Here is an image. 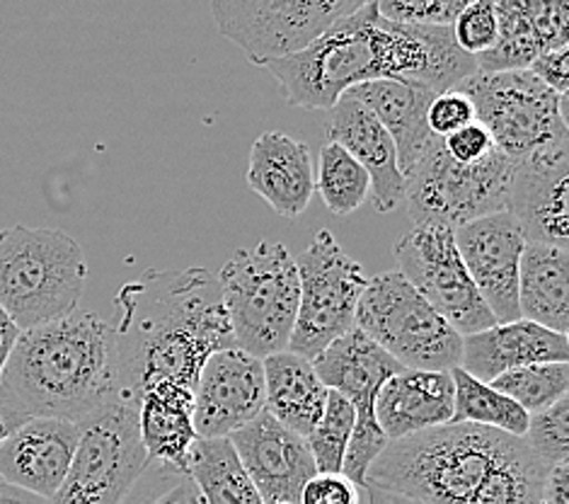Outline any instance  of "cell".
Wrapping results in <instances>:
<instances>
[{
  "mask_svg": "<svg viewBox=\"0 0 569 504\" xmlns=\"http://www.w3.org/2000/svg\"><path fill=\"white\" fill-rule=\"evenodd\" d=\"M472 102L476 119L509 160L567 151V98L528 68L476 71L456 86Z\"/></svg>",
  "mask_w": 569,
  "mask_h": 504,
  "instance_id": "cell-7",
  "label": "cell"
},
{
  "mask_svg": "<svg viewBox=\"0 0 569 504\" xmlns=\"http://www.w3.org/2000/svg\"><path fill=\"white\" fill-rule=\"evenodd\" d=\"M216 27L262 66L306 47L325 27L371 0H209Z\"/></svg>",
  "mask_w": 569,
  "mask_h": 504,
  "instance_id": "cell-13",
  "label": "cell"
},
{
  "mask_svg": "<svg viewBox=\"0 0 569 504\" xmlns=\"http://www.w3.org/2000/svg\"><path fill=\"white\" fill-rule=\"evenodd\" d=\"M86 281V250L66 230L0 228V306L20 330L69 316Z\"/></svg>",
  "mask_w": 569,
  "mask_h": 504,
  "instance_id": "cell-5",
  "label": "cell"
},
{
  "mask_svg": "<svg viewBox=\"0 0 569 504\" xmlns=\"http://www.w3.org/2000/svg\"><path fill=\"white\" fill-rule=\"evenodd\" d=\"M453 419L451 422H472V425L492 427L507 432L511 437H523L528 429V415L523 407L511 401L509 395L497 391L495 386L470 376L468 372L453 366Z\"/></svg>",
  "mask_w": 569,
  "mask_h": 504,
  "instance_id": "cell-30",
  "label": "cell"
},
{
  "mask_svg": "<svg viewBox=\"0 0 569 504\" xmlns=\"http://www.w3.org/2000/svg\"><path fill=\"white\" fill-rule=\"evenodd\" d=\"M540 362H569L567 335L519 318L463 335V352H460L458 366L490 384L499 374Z\"/></svg>",
  "mask_w": 569,
  "mask_h": 504,
  "instance_id": "cell-24",
  "label": "cell"
},
{
  "mask_svg": "<svg viewBox=\"0 0 569 504\" xmlns=\"http://www.w3.org/2000/svg\"><path fill=\"white\" fill-rule=\"evenodd\" d=\"M363 487L351 483L345 473L310 475L298 495V504H363Z\"/></svg>",
  "mask_w": 569,
  "mask_h": 504,
  "instance_id": "cell-38",
  "label": "cell"
},
{
  "mask_svg": "<svg viewBox=\"0 0 569 504\" xmlns=\"http://www.w3.org/2000/svg\"><path fill=\"white\" fill-rule=\"evenodd\" d=\"M567 61H569V49H550L543 51L540 57H536L531 63H528V71H531L536 78L543 80L548 88H552L562 98H567L569 92V71H567Z\"/></svg>",
  "mask_w": 569,
  "mask_h": 504,
  "instance_id": "cell-41",
  "label": "cell"
},
{
  "mask_svg": "<svg viewBox=\"0 0 569 504\" xmlns=\"http://www.w3.org/2000/svg\"><path fill=\"white\" fill-rule=\"evenodd\" d=\"M490 386L517 401L528 415L543 413L550 405L567 398L569 362H540L509 369L490 381Z\"/></svg>",
  "mask_w": 569,
  "mask_h": 504,
  "instance_id": "cell-32",
  "label": "cell"
},
{
  "mask_svg": "<svg viewBox=\"0 0 569 504\" xmlns=\"http://www.w3.org/2000/svg\"><path fill=\"white\" fill-rule=\"evenodd\" d=\"M523 442L548 468L555 463H569V398L531 415Z\"/></svg>",
  "mask_w": 569,
  "mask_h": 504,
  "instance_id": "cell-34",
  "label": "cell"
},
{
  "mask_svg": "<svg viewBox=\"0 0 569 504\" xmlns=\"http://www.w3.org/2000/svg\"><path fill=\"white\" fill-rule=\"evenodd\" d=\"M513 162L495 148L478 162H458L433 136L405 175V201L415 226L458 228L487 214L509 211Z\"/></svg>",
  "mask_w": 569,
  "mask_h": 504,
  "instance_id": "cell-8",
  "label": "cell"
},
{
  "mask_svg": "<svg viewBox=\"0 0 569 504\" xmlns=\"http://www.w3.org/2000/svg\"><path fill=\"white\" fill-rule=\"evenodd\" d=\"M328 141L340 144L371 177V199L378 214H390L405 199V175L398 162L396 141L366 107L342 95L330 107Z\"/></svg>",
  "mask_w": 569,
  "mask_h": 504,
  "instance_id": "cell-20",
  "label": "cell"
},
{
  "mask_svg": "<svg viewBox=\"0 0 569 504\" xmlns=\"http://www.w3.org/2000/svg\"><path fill=\"white\" fill-rule=\"evenodd\" d=\"M363 493H366V504H422V502H415L410 497L390 493V490L376 487V485H366Z\"/></svg>",
  "mask_w": 569,
  "mask_h": 504,
  "instance_id": "cell-45",
  "label": "cell"
},
{
  "mask_svg": "<svg viewBox=\"0 0 569 504\" xmlns=\"http://www.w3.org/2000/svg\"><path fill=\"white\" fill-rule=\"evenodd\" d=\"M536 504H546V502H543V500H540V502H536Z\"/></svg>",
  "mask_w": 569,
  "mask_h": 504,
  "instance_id": "cell-48",
  "label": "cell"
},
{
  "mask_svg": "<svg viewBox=\"0 0 569 504\" xmlns=\"http://www.w3.org/2000/svg\"><path fill=\"white\" fill-rule=\"evenodd\" d=\"M310 362H313L322 384L345 395L355 407L357 419L345 454L342 473L351 483L366 487V473L388 446L386 434L378 427L373 413L376 395L392 374L402 369V364L392 359L383 347H378L359 328H351L342 337L332 339Z\"/></svg>",
  "mask_w": 569,
  "mask_h": 504,
  "instance_id": "cell-12",
  "label": "cell"
},
{
  "mask_svg": "<svg viewBox=\"0 0 569 504\" xmlns=\"http://www.w3.org/2000/svg\"><path fill=\"white\" fill-rule=\"evenodd\" d=\"M24 419H27V415L18 413L16 407H10V405H6V403H0V442H3L12 429L20 427Z\"/></svg>",
  "mask_w": 569,
  "mask_h": 504,
  "instance_id": "cell-46",
  "label": "cell"
},
{
  "mask_svg": "<svg viewBox=\"0 0 569 504\" xmlns=\"http://www.w3.org/2000/svg\"><path fill=\"white\" fill-rule=\"evenodd\" d=\"M458 253L497 323L521 318L519 265L523 228L511 211H497L453 228Z\"/></svg>",
  "mask_w": 569,
  "mask_h": 504,
  "instance_id": "cell-15",
  "label": "cell"
},
{
  "mask_svg": "<svg viewBox=\"0 0 569 504\" xmlns=\"http://www.w3.org/2000/svg\"><path fill=\"white\" fill-rule=\"evenodd\" d=\"M151 485V490H143V495L139 485L133 487L124 504H204L189 473L156 466V478Z\"/></svg>",
  "mask_w": 569,
  "mask_h": 504,
  "instance_id": "cell-37",
  "label": "cell"
},
{
  "mask_svg": "<svg viewBox=\"0 0 569 504\" xmlns=\"http://www.w3.org/2000/svg\"><path fill=\"white\" fill-rule=\"evenodd\" d=\"M194 391L174 381H153L139 393V432L153 466L187 473L194 432Z\"/></svg>",
  "mask_w": 569,
  "mask_h": 504,
  "instance_id": "cell-26",
  "label": "cell"
},
{
  "mask_svg": "<svg viewBox=\"0 0 569 504\" xmlns=\"http://www.w3.org/2000/svg\"><path fill=\"white\" fill-rule=\"evenodd\" d=\"M521 318L567 335L569 330V253L567 245L526 240L519 265Z\"/></svg>",
  "mask_w": 569,
  "mask_h": 504,
  "instance_id": "cell-28",
  "label": "cell"
},
{
  "mask_svg": "<svg viewBox=\"0 0 569 504\" xmlns=\"http://www.w3.org/2000/svg\"><path fill=\"white\" fill-rule=\"evenodd\" d=\"M355 328L402 366L451 372L460 364L463 335L396 269L366 281Z\"/></svg>",
  "mask_w": 569,
  "mask_h": 504,
  "instance_id": "cell-9",
  "label": "cell"
},
{
  "mask_svg": "<svg viewBox=\"0 0 569 504\" xmlns=\"http://www.w3.org/2000/svg\"><path fill=\"white\" fill-rule=\"evenodd\" d=\"M443 148L458 162H478L487 154H492L497 146L487 127H482L478 119H472L470 125L456 129L449 136H443Z\"/></svg>",
  "mask_w": 569,
  "mask_h": 504,
  "instance_id": "cell-40",
  "label": "cell"
},
{
  "mask_svg": "<svg viewBox=\"0 0 569 504\" xmlns=\"http://www.w3.org/2000/svg\"><path fill=\"white\" fill-rule=\"evenodd\" d=\"M264 366V411L296 434L316 427L328 403L330 388L322 384L310 359L289 349L262 359Z\"/></svg>",
  "mask_w": 569,
  "mask_h": 504,
  "instance_id": "cell-27",
  "label": "cell"
},
{
  "mask_svg": "<svg viewBox=\"0 0 569 504\" xmlns=\"http://www.w3.org/2000/svg\"><path fill=\"white\" fill-rule=\"evenodd\" d=\"M392 255L400 265V275L460 335H472L497 325L458 253L453 228L433 224L415 226L392 245Z\"/></svg>",
  "mask_w": 569,
  "mask_h": 504,
  "instance_id": "cell-14",
  "label": "cell"
},
{
  "mask_svg": "<svg viewBox=\"0 0 569 504\" xmlns=\"http://www.w3.org/2000/svg\"><path fill=\"white\" fill-rule=\"evenodd\" d=\"M20 335V328L16 325V320H12L6 308L0 306V374H3V366L10 357L12 347H16V339Z\"/></svg>",
  "mask_w": 569,
  "mask_h": 504,
  "instance_id": "cell-43",
  "label": "cell"
},
{
  "mask_svg": "<svg viewBox=\"0 0 569 504\" xmlns=\"http://www.w3.org/2000/svg\"><path fill=\"white\" fill-rule=\"evenodd\" d=\"M373 413L388 442L446 425L453 419L451 372L402 366L378 391Z\"/></svg>",
  "mask_w": 569,
  "mask_h": 504,
  "instance_id": "cell-22",
  "label": "cell"
},
{
  "mask_svg": "<svg viewBox=\"0 0 569 504\" xmlns=\"http://www.w3.org/2000/svg\"><path fill=\"white\" fill-rule=\"evenodd\" d=\"M264 411V366L240 347L209 354L194 384V432L201 439L228 437Z\"/></svg>",
  "mask_w": 569,
  "mask_h": 504,
  "instance_id": "cell-16",
  "label": "cell"
},
{
  "mask_svg": "<svg viewBox=\"0 0 569 504\" xmlns=\"http://www.w3.org/2000/svg\"><path fill=\"white\" fill-rule=\"evenodd\" d=\"M357 413L351 403L337 391L328 393L322 417L316 422V427L306 434V444L313 454L318 473H342V463L347 446L355 429Z\"/></svg>",
  "mask_w": 569,
  "mask_h": 504,
  "instance_id": "cell-33",
  "label": "cell"
},
{
  "mask_svg": "<svg viewBox=\"0 0 569 504\" xmlns=\"http://www.w3.org/2000/svg\"><path fill=\"white\" fill-rule=\"evenodd\" d=\"M521 444L523 437L492 427L446 422L388 442L366 473V485L422 504H478Z\"/></svg>",
  "mask_w": 569,
  "mask_h": 504,
  "instance_id": "cell-4",
  "label": "cell"
},
{
  "mask_svg": "<svg viewBox=\"0 0 569 504\" xmlns=\"http://www.w3.org/2000/svg\"><path fill=\"white\" fill-rule=\"evenodd\" d=\"M296 267L301 298L289 352L316 359L332 339L355 328L357 304L369 279L328 228L316 230L308 248L298 255Z\"/></svg>",
  "mask_w": 569,
  "mask_h": 504,
  "instance_id": "cell-11",
  "label": "cell"
},
{
  "mask_svg": "<svg viewBox=\"0 0 569 504\" xmlns=\"http://www.w3.org/2000/svg\"><path fill=\"white\" fill-rule=\"evenodd\" d=\"M269 504H291V502H269Z\"/></svg>",
  "mask_w": 569,
  "mask_h": 504,
  "instance_id": "cell-47",
  "label": "cell"
},
{
  "mask_svg": "<svg viewBox=\"0 0 569 504\" xmlns=\"http://www.w3.org/2000/svg\"><path fill=\"white\" fill-rule=\"evenodd\" d=\"M216 279L240 349L260 359L289 349L301 279L287 245L262 240L252 248H242Z\"/></svg>",
  "mask_w": 569,
  "mask_h": 504,
  "instance_id": "cell-6",
  "label": "cell"
},
{
  "mask_svg": "<svg viewBox=\"0 0 569 504\" xmlns=\"http://www.w3.org/2000/svg\"><path fill=\"white\" fill-rule=\"evenodd\" d=\"M0 504H49V500L30 493V490L0 481Z\"/></svg>",
  "mask_w": 569,
  "mask_h": 504,
  "instance_id": "cell-44",
  "label": "cell"
},
{
  "mask_svg": "<svg viewBox=\"0 0 569 504\" xmlns=\"http://www.w3.org/2000/svg\"><path fill=\"white\" fill-rule=\"evenodd\" d=\"M499 39L476 59L478 71L528 68L543 51L567 47L569 0H495Z\"/></svg>",
  "mask_w": 569,
  "mask_h": 504,
  "instance_id": "cell-21",
  "label": "cell"
},
{
  "mask_svg": "<svg viewBox=\"0 0 569 504\" xmlns=\"http://www.w3.org/2000/svg\"><path fill=\"white\" fill-rule=\"evenodd\" d=\"M248 185L283 219H298L316 195L308 144L283 131L262 134L250 151Z\"/></svg>",
  "mask_w": 569,
  "mask_h": 504,
  "instance_id": "cell-23",
  "label": "cell"
},
{
  "mask_svg": "<svg viewBox=\"0 0 569 504\" xmlns=\"http://www.w3.org/2000/svg\"><path fill=\"white\" fill-rule=\"evenodd\" d=\"M456 45L470 57H482L499 39V20L495 0H468L451 24Z\"/></svg>",
  "mask_w": 569,
  "mask_h": 504,
  "instance_id": "cell-35",
  "label": "cell"
},
{
  "mask_svg": "<svg viewBox=\"0 0 569 504\" xmlns=\"http://www.w3.org/2000/svg\"><path fill=\"white\" fill-rule=\"evenodd\" d=\"M187 473L204 504H264L228 437H197L189 448Z\"/></svg>",
  "mask_w": 569,
  "mask_h": 504,
  "instance_id": "cell-29",
  "label": "cell"
},
{
  "mask_svg": "<svg viewBox=\"0 0 569 504\" xmlns=\"http://www.w3.org/2000/svg\"><path fill=\"white\" fill-rule=\"evenodd\" d=\"M373 3L392 22L451 27L468 0H373Z\"/></svg>",
  "mask_w": 569,
  "mask_h": 504,
  "instance_id": "cell-36",
  "label": "cell"
},
{
  "mask_svg": "<svg viewBox=\"0 0 569 504\" xmlns=\"http://www.w3.org/2000/svg\"><path fill=\"white\" fill-rule=\"evenodd\" d=\"M316 192L335 216H349L369 199L371 177L340 144L328 141L320 151Z\"/></svg>",
  "mask_w": 569,
  "mask_h": 504,
  "instance_id": "cell-31",
  "label": "cell"
},
{
  "mask_svg": "<svg viewBox=\"0 0 569 504\" xmlns=\"http://www.w3.org/2000/svg\"><path fill=\"white\" fill-rule=\"evenodd\" d=\"M78 425L69 473L49 504H124L151 468L139 432V405L112 403Z\"/></svg>",
  "mask_w": 569,
  "mask_h": 504,
  "instance_id": "cell-10",
  "label": "cell"
},
{
  "mask_svg": "<svg viewBox=\"0 0 569 504\" xmlns=\"http://www.w3.org/2000/svg\"><path fill=\"white\" fill-rule=\"evenodd\" d=\"M0 403L27 417L80 422L121 401L114 325L92 310L20 330L0 374Z\"/></svg>",
  "mask_w": 569,
  "mask_h": 504,
  "instance_id": "cell-3",
  "label": "cell"
},
{
  "mask_svg": "<svg viewBox=\"0 0 569 504\" xmlns=\"http://www.w3.org/2000/svg\"><path fill=\"white\" fill-rule=\"evenodd\" d=\"M476 119V110H472V102L466 98L460 90H446L431 100L429 112H427V125L429 131L437 136H449L456 129L470 125Z\"/></svg>",
  "mask_w": 569,
  "mask_h": 504,
  "instance_id": "cell-39",
  "label": "cell"
},
{
  "mask_svg": "<svg viewBox=\"0 0 569 504\" xmlns=\"http://www.w3.org/2000/svg\"><path fill=\"white\" fill-rule=\"evenodd\" d=\"M283 98L301 110H330L351 88L398 78L437 92L453 90L478 71L476 57L456 45L451 27L386 20L376 3L349 12L301 49L262 63Z\"/></svg>",
  "mask_w": 569,
  "mask_h": 504,
  "instance_id": "cell-1",
  "label": "cell"
},
{
  "mask_svg": "<svg viewBox=\"0 0 569 504\" xmlns=\"http://www.w3.org/2000/svg\"><path fill=\"white\" fill-rule=\"evenodd\" d=\"M347 95L357 98L386 127L390 139L396 141L400 170L408 175L437 136L429 131L427 112L431 100L441 92L415 80L381 78L351 88Z\"/></svg>",
  "mask_w": 569,
  "mask_h": 504,
  "instance_id": "cell-25",
  "label": "cell"
},
{
  "mask_svg": "<svg viewBox=\"0 0 569 504\" xmlns=\"http://www.w3.org/2000/svg\"><path fill=\"white\" fill-rule=\"evenodd\" d=\"M540 500L546 504H569V463H555L548 468Z\"/></svg>",
  "mask_w": 569,
  "mask_h": 504,
  "instance_id": "cell-42",
  "label": "cell"
},
{
  "mask_svg": "<svg viewBox=\"0 0 569 504\" xmlns=\"http://www.w3.org/2000/svg\"><path fill=\"white\" fill-rule=\"evenodd\" d=\"M78 437V422L27 417L0 442V481L51 500L69 473Z\"/></svg>",
  "mask_w": 569,
  "mask_h": 504,
  "instance_id": "cell-18",
  "label": "cell"
},
{
  "mask_svg": "<svg viewBox=\"0 0 569 504\" xmlns=\"http://www.w3.org/2000/svg\"><path fill=\"white\" fill-rule=\"evenodd\" d=\"M114 325L121 401L139 405L153 381L194 391L201 366L216 349L238 347L221 302L219 279L207 269L158 271L124 284Z\"/></svg>",
  "mask_w": 569,
  "mask_h": 504,
  "instance_id": "cell-2",
  "label": "cell"
},
{
  "mask_svg": "<svg viewBox=\"0 0 569 504\" xmlns=\"http://www.w3.org/2000/svg\"><path fill=\"white\" fill-rule=\"evenodd\" d=\"M228 439L233 444L242 468L248 471L264 504H298L301 487L310 475L318 473L306 437L281 425L267 411H262L233 434H228Z\"/></svg>",
  "mask_w": 569,
  "mask_h": 504,
  "instance_id": "cell-17",
  "label": "cell"
},
{
  "mask_svg": "<svg viewBox=\"0 0 569 504\" xmlns=\"http://www.w3.org/2000/svg\"><path fill=\"white\" fill-rule=\"evenodd\" d=\"M511 162L513 180L509 211L517 216L526 240L567 245L569 148Z\"/></svg>",
  "mask_w": 569,
  "mask_h": 504,
  "instance_id": "cell-19",
  "label": "cell"
}]
</instances>
